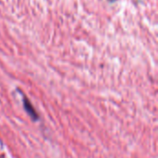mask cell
Listing matches in <instances>:
<instances>
[{"label":"cell","instance_id":"obj_1","mask_svg":"<svg viewBox=\"0 0 158 158\" xmlns=\"http://www.w3.org/2000/svg\"><path fill=\"white\" fill-rule=\"evenodd\" d=\"M135 1H136V2H138V1H141V0H135Z\"/></svg>","mask_w":158,"mask_h":158}]
</instances>
